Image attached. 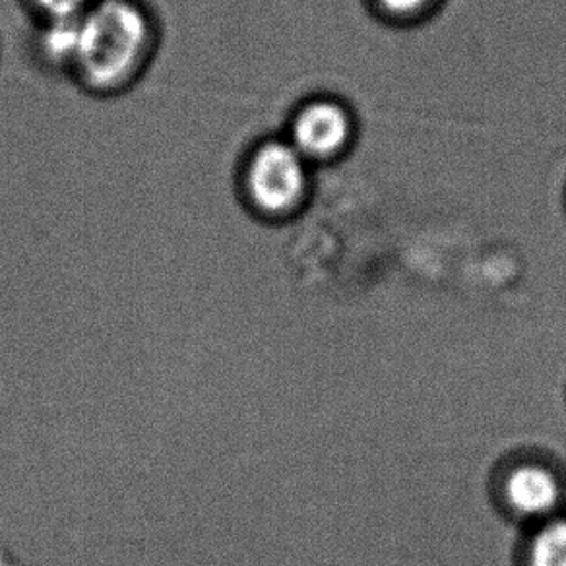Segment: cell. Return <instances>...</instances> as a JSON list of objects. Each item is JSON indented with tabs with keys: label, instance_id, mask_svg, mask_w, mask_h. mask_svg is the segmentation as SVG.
I'll return each instance as SVG.
<instances>
[{
	"label": "cell",
	"instance_id": "6da1fadb",
	"mask_svg": "<svg viewBox=\"0 0 566 566\" xmlns=\"http://www.w3.org/2000/svg\"><path fill=\"white\" fill-rule=\"evenodd\" d=\"M150 45V22L133 0H95L80 18L74 69L90 86L109 90L138 71Z\"/></svg>",
	"mask_w": 566,
	"mask_h": 566
},
{
	"label": "cell",
	"instance_id": "7a4b0ae2",
	"mask_svg": "<svg viewBox=\"0 0 566 566\" xmlns=\"http://www.w3.org/2000/svg\"><path fill=\"white\" fill-rule=\"evenodd\" d=\"M247 185L254 205L266 212H285L300 202L307 187L305 159L295 146L268 142L247 171Z\"/></svg>",
	"mask_w": 566,
	"mask_h": 566
},
{
	"label": "cell",
	"instance_id": "3957f363",
	"mask_svg": "<svg viewBox=\"0 0 566 566\" xmlns=\"http://www.w3.org/2000/svg\"><path fill=\"white\" fill-rule=\"evenodd\" d=\"M347 136L349 118L334 103L308 105L293 126L295 148L307 156H331L344 146Z\"/></svg>",
	"mask_w": 566,
	"mask_h": 566
},
{
	"label": "cell",
	"instance_id": "277c9868",
	"mask_svg": "<svg viewBox=\"0 0 566 566\" xmlns=\"http://www.w3.org/2000/svg\"><path fill=\"white\" fill-rule=\"evenodd\" d=\"M504 491L512 509L526 518L549 516L560 501L557 478L537 464L518 465L512 470Z\"/></svg>",
	"mask_w": 566,
	"mask_h": 566
},
{
	"label": "cell",
	"instance_id": "5b68a950",
	"mask_svg": "<svg viewBox=\"0 0 566 566\" xmlns=\"http://www.w3.org/2000/svg\"><path fill=\"white\" fill-rule=\"evenodd\" d=\"M530 566H566V518H549L530 545Z\"/></svg>",
	"mask_w": 566,
	"mask_h": 566
},
{
	"label": "cell",
	"instance_id": "8992f818",
	"mask_svg": "<svg viewBox=\"0 0 566 566\" xmlns=\"http://www.w3.org/2000/svg\"><path fill=\"white\" fill-rule=\"evenodd\" d=\"M78 20H53L41 35V53L53 64H72L78 49Z\"/></svg>",
	"mask_w": 566,
	"mask_h": 566
},
{
	"label": "cell",
	"instance_id": "52a82bcc",
	"mask_svg": "<svg viewBox=\"0 0 566 566\" xmlns=\"http://www.w3.org/2000/svg\"><path fill=\"white\" fill-rule=\"evenodd\" d=\"M33 2L49 18V22L78 20L95 4V0H33Z\"/></svg>",
	"mask_w": 566,
	"mask_h": 566
},
{
	"label": "cell",
	"instance_id": "ba28073f",
	"mask_svg": "<svg viewBox=\"0 0 566 566\" xmlns=\"http://www.w3.org/2000/svg\"><path fill=\"white\" fill-rule=\"evenodd\" d=\"M382 2L394 12H413L419 7H423L427 0H382Z\"/></svg>",
	"mask_w": 566,
	"mask_h": 566
}]
</instances>
